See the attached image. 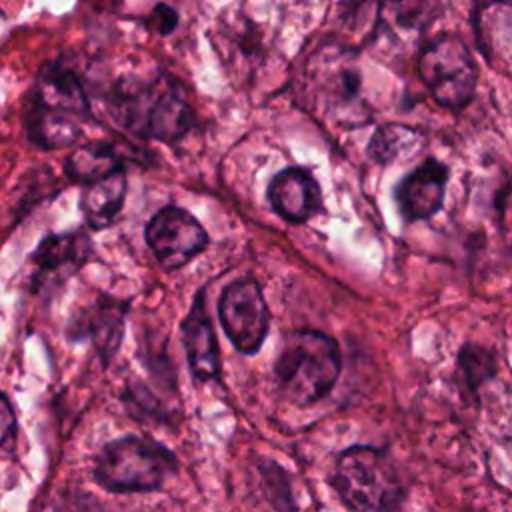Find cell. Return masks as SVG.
Here are the masks:
<instances>
[{"instance_id":"obj_1","label":"cell","mask_w":512,"mask_h":512,"mask_svg":"<svg viewBox=\"0 0 512 512\" xmlns=\"http://www.w3.org/2000/svg\"><path fill=\"white\" fill-rule=\"evenodd\" d=\"M108 108L126 132L162 142L184 136L194 120L182 88L166 74L120 78L108 96Z\"/></svg>"},{"instance_id":"obj_2","label":"cell","mask_w":512,"mask_h":512,"mask_svg":"<svg viewBox=\"0 0 512 512\" xmlns=\"http://www.w3.org/2000/svg\"><path fill=\"white\" fill-rule=\"evenodd\" d=\"M342 370L338 342L316 330L288 334L276 358V380L284 398L298 406L322 400Z\"/></svg>"},{"instance_id":"obj_3","label":"cell","mask_w":512,"mask_h":512,"mask_svg":"<svg viewBox=\"0 0 512 512\" xmlns=\"http://www.w3.org/2000/svg\"><path fill=\"white\" fill-rule=\"evenodd\" d=\"M88 96L78 76L64 64H46L32 90L26 126L30 138L46 148L68 146L80 136Z\"/></svg>"},{"instance_id":"obj_4","label":"cell","mask_w":512,"mask_h":512,"mask_svg":"<svg viewBox=\"0 0 512 512\" xmlns=\"http://www.w3.org/2000/svg\"><path fill=\"white\" fill-rule=\"evenodd\" d=\"M330 484L350 510H396L406 496L394 460L378 446H350L340 452Z\"/></svg>"},{"instance_id":"obj_5","label":"cell","mask_w":512,"mask_h":512,"mask_svg":"<svg viewBox=\"0 0 512 512\" xmlns=\"http://www.w3.org/2000/svg\"><path fill=\"white\" fill-rule=\"evenodd\" d=\"M416 72L432 100L446 110L466 108L478 88V66L466 42L452 32L436 34L416 56Z\"/></svg>"},{"instance_id":"obj_6","label":"cell","mask_w":512,"mask_h":512,"mask_svg":"<svg viewBox=\"0 0 512 512\" xmlns=\"http://www.w3.org/2000/svg\"><path fill=\"white\" fill-rule=\"evenodd\" d=\"M176 468V458L162 444L124 436L104 446L96 460V482L110 492L156 490Z\"/></svg>"},{"instance_id":"obj_7","label":"cell","mask_w":512,"mask_h":512,"mask_svg":"<svg viewBox=\"0 0 512 512\" xmlns=\"http://www.w3.org/2000/svg\"><path fill=\"white\" fill-rule=\"evenodd\" d=\"M310 76L316 84L320 104L334 122L358 126L370 120L368 104L362 98V74L354 52L340 46L318 52Z\"/></svg>"},{"instance_id":"obj_8","label":"cell","mask_w":512,"mask_h":512,"mask_svg":"<svg viewBox=\"0 0 512 512\" xmlns=\"http://www.w3.org/2000/svg\"><path fill=\"white\" fill-rule=\"evenodd\" d=\"M218 314L226 336L240 352L254 354L260 350L268 334L270 312L254 280L242 278L224 288Z\"/></svg>"},{"instance_id":"obj_9","label":"cell","mask_w":512,"mask_h":512,"mask_svg":"<svg viewBox=\"0 0 512 512\" xmlns=\"http://www.w3.org/2000/svg\"><path fill=\"white\" fill-rule=\"evenodd\" d=\"M146 242L164 268L176 270L204 250L208 236L190 212L178 206H164L150 218Z\"/></svg>"},{"instance_id":"obj_10","label":"cell","mask_w":512,"mask_h":512,"mask_svg":"<svg viewBox=\"0 0 512 512\" xmlns=\"http://www.w3.org/2000/svg\"><path fill=\"white\" fill-rule=\"evenodd\" d=\"M450 170L434 156L424 158L394 186V202L406 224L430 220L446 198Z\"/></svg>"},{"instance_id":"obj_11","label":"cell","mask_w":512,"mask_h":512,"mask_svg":"<svg viewBox=\"0 0 512 512\" xmlns=\"http://www.w3.org/2000/svg\"><path fill=\"white\" fill-rule=\"evenodd\" d=\"M268 202L284 220L302 224L322 210V190L308 170L290 166L270 180Z\"/></svg>"},{"instance_id":"obj_12","label":"cell","mask_w":512,"mask_h":512,"mask_svg":"<svg viewBox=\"0 0 512 512\" xmlns=\"http://www.w3.org/2000/svg\"><path fill=\"white\" fill-rule=\"evenodd\" d=\"M182 334H184V348H186L188 364H190L194 376L202 378V380L218 376V368H220L218 344L214 338L212 322L206 314L204 294L196 296L194 306L182 324Z\"/></svg>"},{"instance_id":"obj_13","label":"cell","mask_w":512,"mask_h":512,"mask_svg":"<svg viewBox=\"0 0 512 512\" xmlns=\"http://www.w3.org/2000/svg\"><path fill=\"white\" fill-rule=\"evenodd\" d=\"M126 196V176L122 168L88 182L82 194V210L92 228L108 226L120 212Z\"/></svg>"},{"instance_id":"obj_14","label":"cell","mask_w":512,"mask_h":512,"mask_svg":"<svg viewBox=\"0 0 512 512\" xmlns=\"http://www.w3.org/2000/svg\"><path fill=\"white\" fill-rule=\"evenodd\" d=\"M426 146V134L404 124H382L374 130L368 142V156L378 164L408 160Z\"/></svg>"},{"instance_id":"obj_15","label":"cell","mask_w":512,"mask_h":512,"mask_svg":"<svg viewBox=\"0 0 512 512\" xmlns=\"http://www.w3.org/2000/svg\"><path fill=\"white\" fill-rule=\"evenodd\" d=\"M122 324H124V304L102 298L90 312L86 330L102 354V360H110L122 340Z\"/></svg>"},{"instance_id":"obj_16","label":"cell","mask_w":512,"mask_h":512,"mask_svg":"<svg viewBox=\"0 0 512 512\" xmlns=\"http://www.w3.org/2000/svg\"><path fill=\"white\" fill-rule=\"evenodd\" d=\"M88 256V238L80 232L48 236L34 252V262L42 272L76 268Z\"/></svg>"},{"instance_id":"obj_17","label":"cell","mask_w":512,"mask_h":512,"mask_svg":"<svg viewBox=\"0 0 512 512\" xmlns=\"http://www.w3.org/2000/svg\"><path fill=\"white\" fill-rule=\"evenodd\" d=\"M498 372V358L490 348H484L474 342L460 346L456 356V376L464 392L476 394L480 386L492 380Z\"/></svg>"},{"instance_id":"obj_18","label":"cell","mask_w":512,"mask_h":512,"mask_svg":"<svg viewBox=\"0 0 512 512\" xmlns=\"http://www.w3.org/2000/svg\"><path fill=\"white\" fill-rule=\"evenodd\" d=\"M118 168H120L118 154L110 146L98 144V142L76 148L66 162L68 174L74 180L86 182V184L92 180H98Z\"/></svg>"},{"instance_id":"obj_19","label":"cell","mask_w":512,"mask_h":512,"mask_svg":"<svg viewBox=\"0 0 512 512\" xmlns=\"http://www.w3.org/2000/svg\"><path fill=\"white\" fill-rule=\"evenodd\" d=\"M178 12L172 8V6H168V4H156L154 8H152V14H150V24L156 28V32L158 34H162V36H168V34H172L174 30H176V26H178Z\"/></svg>"},{"instance_id":"obj_20","label":"cell","mask_w":512,"mask_h":512,"mask_svg":"<svg viewBox=\"0 0 512 512\" xmlns=\"http://www.w3.org/2000/svg\"><path fill=\"white\" fill-rule=\"evenodd\" d=\"M16 428V416L8 402V398L0 392V444L14 432Z\"/></svg>"},{"instance_id":"obj_21","label":"cell","mask_w":512,"mask_h":512,"mask_svg":"<svg viewBox=\"0 0 512 512\" xmlns=\"http://www.w3.org/2000/svg\"><path fill=\"white\" fill-rule=\"evenodd\" d=\"M0 16H2V10H0Z\"/></svg>"}]
</instances>
